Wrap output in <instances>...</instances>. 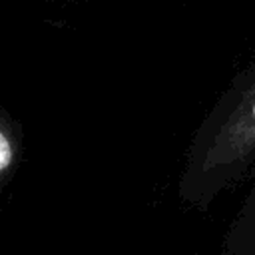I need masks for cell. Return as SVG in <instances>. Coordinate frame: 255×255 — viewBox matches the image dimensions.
Masks as SVG:
<instances>
[{"instance_id":"2","label":"cell","mask_w":255,"mask_h":255,"mask_svg":"<svg viewBox=\"0 0 255 255\" xmlns=\"http://www.w3.org/2000/svg\"><path fill=\"white\" fill-rule=\"evenodd\" d=\"M221 255H255V177L225 231Z\"/></svg>"},{"instance_id":"1","label":"cell","mask_w":255,"mask_h":255,"mask_svg":"<svg viewBox=\"0 0 255 255\" xmlns=\"http://www.w3.org/2000/svg\"><path fill=\"white\" fill-rule=\"evenodd\" d=\"M255 177V60L219 94L197 126L177 179L181 203L209 209L219 195Z\"/></svg>"},{"instance_id":"3","label":"cell","mask_w":255,"mask_h":255,"mask_svg":"<svg viewBox=\"0 0 255 255\" xmlns=\"http://www.w3.org/2000/svg\"><path fill=\"white\" fill-rule=\"evenodd\" d=\"M22 159V126L6 110L0 112V187L4 189Z\"/></svg>"}]
</instances>
